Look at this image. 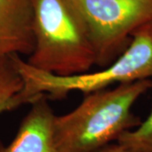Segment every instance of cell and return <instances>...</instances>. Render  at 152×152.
I'll list each match as a JSON object with an SVG mask.
<instances>
[{
	"instance_id": "6da1fadb",
	"label": "cell",
	"mask_w": 152,
	"mask_h": 152,
	"mask_svg": "<svg viewBox=\"0 0 152 152\" xmlns=\"http://www.w3.org/2000/svg\"><path fill=\"white\" fill-rule=\"evenodd\" d=\"M152 86V80L120 84L89 94L76 108L55 115L53 133L59 152H93L140 124L132 113L139 97Z\"/></svg>"
},
{
	"instance_id": "7a4b0ae2",
	"label": "cell",
	"mask_w": 152,
	"mask_h": 152,
	"mask_svg": "<svg viewBox=\"0 0 152 152\" xmlns=\"http://www.w3.org/2000/svg\"><path fill=\"white\" fill-rule=\"evenodd\" d=\"M32 9L30 65L59 76L87 73L96 65L88 33L67 0H32Z\"/></svg>"
},
{
	"instance_id": "3957f363",
	"label": "cell",
	"mask_w": 152,
	"mask_h": 152,
	"mask_svg": "<svg viewBox=\"0 0 152 152\" xmlns=\"http://www.w3.org/2000/svg\"><path fill=\"white\" fill-rule=\"evenodd\" d=\"M11 59L23 80V93L32 102L43 94L53 99H62L72 91L89 94L114 84L151 80L152 21L138 28L124 52L100 71L59 76L34 68L20 55H12Z\"/></svg>"
},
{
	"instance_id": "277c9868",
	"label": "cell",
	"mask_w": 152,
	"mask_h": 152,
	"mask_svg": "<svg viewBox=\"0 0 152 152\" xmlns=\"http://www.w3.org/2000/svg\"><path fill=\"white\" fill-rule=\"evenodd\" d=\"M86 30L96 65L113 64L129 47L132 34L152 21V0H67Z\"/></svg>"
},
{
	"instance_id": "5b68a950",
	"label": "cell",
	"mask_w": 152,
	"mask_h": 152,
	"mask_svg": "<svg viewBox=\"0 0 152 152\" xmlns=\"http://www.w3.org/2000/svg\"><path fill=\"white\" fill-rule=\"evenodd\" d=\"M32 0H0V61L12 55L31 54Z\"/></svg>"
},
{
	"instance_id": "8992f818",
	"label": "cell",
	"mask_w": 152,
	"mask_h": 152,
	"mask_svg": "<svg viewBox=\"0 0 152 152\" xmlns=\"http://www.w3.org/2000/svg\"><path fill=\"white\" fill-rule=\"evenodd\" d=\"M48 98L43 94L31 104L15 139L8 145L0 141V152H59L53 133L55 115Z\"/></svg>"
},
{
	"instance_id": "52a82bcc",
	"label": "cell",
	"mask_w": 152,
	"mask_h": 152,
	"mask_svg": "<svg viewBox=\"0 0 152 152\" xmlns=\"http://www.w3.org/2000/svg\"><path fill=\"white\" fill-rule=\"evenodd\" d=\"M23 80L10 58L0 61V115L28 103Z\"/></svg>"
},
{
	"instance_id": "ba28073f",
	"label": "cell",
	"mask_w": 152,
	"mask_h": 152,
	"mask_svg": "<svg viewBox=\"0 0 152 152\" xmlns=\"http://www.w3.org/2000/svg\"><path fill=\"white\" fill-rule=\"evenodd\" d=\"M117 143L133 151L152 152V110L146 119L134 129L122 134Z\"/></svg>"
},
{
	"instance_id": "9c48e42d",
	"label": "cell",
	"mask_w": 152,
	"mask_h": 152,
	"mask_svg": "<svg viewBox=\"0 0 152 152\" xmlns=\"http://www.w3.org/2000/svg\"><path fill=\"white\" fill-rule=\"evenodd\" d=\"M93 152H142L137 151H133L129 148L123 146L119 145L118 143L117 144H108L105 146L102 147L100 149H98L96 151Z\"/></svg>"
}]
</instances>
